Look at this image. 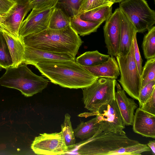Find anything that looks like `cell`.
<instances>
[{
  "mask_svg": "<svg viewBox=\"0 0 155 155\" xmlns=\"http://www.w3.org/2000/svg\"><path fill=\"white\" fill-rule=\"evenodd\" d=\"M34 66L51 82L63 87L83 89L98 78L75 60L41 62Z\"/></svg>",
  "mask_w": 155,
  "mask_h": 155,
  "instance_id": "obj_1",
  "label": "cell"
},
{
  "mask_svg": "<svg viewBox=\"0 0 155 155\" xmlns=\"http://www.w3.org/2000/svg\"><path fill=\"white\" fill-rule=\"evenodd\" d=\"M20 38L25 46L53 53L68 54L75 59L83 43L70 25L59 30L48 28Z\"/></svg>",
  "mask_w": 155,
  "mask_h": 155,
  "instance_id": "obj_2",
  "label": "cell"
},
{
  "mask_svg": "<svg viewBox=\"0 0 155 155\" xmlns=\"http://www.w3.org/2000/svg\"><path fill=\"white\" fill-rule=\"evenodd\" d=\"M139 143L129 138L123 130L104 131L99 128L93 136L78 143L77 153L84 155H108L111 151Z\"/></svg>",
  "mask_w": 155,
  "mask_h": 155,
  "instance_id": "obj_3",
  "label": "cell"
},
{
  "mask_svg": "<svg viewBox=\"0 0 155 155\" xmlns=\"http://www.w3.org/2000/svg\"><path fill=\"white\" fill-rule=\"evenodd\" d=\"M5 69V72L0 78V85L17 89L25 97L41 92L48 85L47 79L33 73L25 64Z\"/></svg>",
  "mask_w": 155,
  "mask_h": 155,
  "instance_id": "obj_4",
  "label": "cell"
},
{
  "mask_svg": "<svg viewBox=\"0 0 155 155\" xmlns=\"http://www.w3.org/2000/svg\"><path fill=\"white\" fill-rule=\"evenodd\" d=\"M115 79L101 78L90 86L82 89L85 108L96 113L102 105L115 100Z\"/></svg>",
  "mask_w": 155,
  "mask_h": 155,
  "instance_id": "obj_5",
  "label": "cell"
},
{
  "mask_svg": "<svg viewBox=\"0 0 155 155\" xmlns=\"http://www.w3.org/2000/svg\"><path fill=\"white\" fill-rule=\"evenodd\" d=\"M116 57L120 75L118 81L129 95L138 101L141 88V78L135 59L133 41L127 55H117Z\"/></svg>",
  "mask_w": 155,
  "mask_h": 155,
  "instance_id": "obj_6",
  "label": "cell"
},
{
  "mask_svg": "<svg viewBox=\"0 0 155 155\" xmlns=\"http://www.w3.org/2000/svg\"><path fill=\"white\" fill-rule=\"evenodd\" d=\"M120 9L134 26L137 33H143L155 23V11L145 0H124Z\"/></svg>",
  "mask_w": 155,
  "mask_h": 155,
  "instance_id": "obj_7",
  "label": "cell"
},
{
  "mask_svg": "<svg viewBox=\"0 0 155 155\" xmlns=\"http://www.w3.org/2000/svg\"><path fill=\"white\" fill-rule=\"evenodd\" d=\"M31 148L35 153L38 155H62L69 151L61 131L40 134L35 137Z\"/></svg>",
  "mask_w": 155,
  "mask_h": 155,
  "instance_id": "obj_8",
  "label": "cell"
},
{
  "mask_svg": "<svg viewBox=\"0 0 155 155\" xmlns=\"http://www.w3.org/2000/svg\"><path fill=\"white\" fill-rule=\"evenodd\" d=\"M32 9L30 0H15L13 6L3 14L4 21L0 25V30L17 39L20 26L28 13Z\"/></svg>",
  "mask_w": 155,
  "mask_h": 155,
  "instance_id": "obj_9",
  "label": "cell"
},
{
  "mask_svg": "<svg viewBox=\"0 0 155 155\" xmlns=\"http://www.w3.org/2000/svg\"><path fill=\"white\" fill-rule=\"evenodd\" d=\"M99 128L103 131H119L125 125L115 100L102 105L96 113Z\"/></svg>",
  "mask_w": 155,
  "mask_h": 155,
  "instance_id": "obj_10",
  "label": "cell"
},
{
  "mask_svg": "<svg viewBox=\"0 0 155 155\" xmlns=\"http://www.w3.org/2000/svg\"><path fill=\"white\" fill-rule=\"evenodd\" d=\"M120 10L115 9L105 21L103 27L104 35L107 54L110 56L118 55L120 34Z\"/></svg>",
  "mask_w": 155,
  "mask_h": 155,
  "instance_id": "obj_11",
  "label": "cell"
},
{
  "mask_svg": "<svg viewBox=\"0 0 155 155\" xmlns=\"http://www.w3.org/2000/svg\"><path fill=\"white\" fill-rule=\"evenodd\" d=\"M54 8L40 12L32 9L20 26L19 30L20 38L38 33L48 28L50 17Z\"/></svg>",
  "mask_w": 155,
  "mask_h": 155,
  "instance_id": "obj_12",
  "label": "cell"
},
{
  "mask_svg": "<svg viewBox=\"0 0 155 155\" xmlns=\"http://www.w3.org/2000/svg\"><path fill=\"white\" fill-rule=\"evenodd\" d=\"M69 60L75 58L68 54L53 53L25 46L22 63L34 66L41 62Z\"/></svg>",
  "mask_w": 155,
  "mask_h": 155,
  "instance_id": "obj_13",
  "label": "cell"
},
{
  "mask_svg": "<svg viewBox=\"0 0 155 155\" xmlns=\"http://www.w3.org/2000/svg\"><path fill=\"white\" fill-rule=\"evenodd\" d=\"M132 125L135 133L143 137L155 138V115L137 108Z\"/></svg>",
  "mask_w": 155,
  "mask_h": 155,
  "instance_id": "obj_14",
  "label": "cell"
},
{
  "mask_svg": "<svg viewBox=\"0 0 155 155\" xmlns=\"http://www.w3.org/2000/svg\"><path fill=\"white\" fill-rule=\"evenodd\" d=\"M116 87L117 91L115 92V100L124 124L125 126L132 125L134 111L137 105L134 99L127 97L124 91L117 82Z\"/></svg>",
  "mask_w": 155,
  "mask_h": 155,
  "instance_id": "obj_15",
  "label": "cell"
},
{
  "mask_svg": "<svg viewBox=\"0 0 155 155\" xmlns=\"http://www.w3.org/2000/svg\"><path fill=\"white\" fill-rule=\"evenodd\" d=\"M120 10V45L118 55L124 56L129 52L136 29L126 15Z\"/></svg>",
  "mask_w": 155,
  "mask_h": 155,
  "instance_id": "obj_16",
  "label": "cell"
},
{
  "mask_svg": "<svg viewBox=\"0 0 155 155\" xmlns=\"http://www.w3.org/2000/svg\"><path fill=\"white\" fill-rule=\"evenodd\" d=\"M83 67L98 78H105L116 79L120 75L117 62L115 58L113 56H110L106 61L98 65Z\"/></svg>",
  "mask_w": 155,
  "mask_h": 155,
  "instance_id": "obj_17",
  "label": "cell"
},
{
  "mask_svg": "<svg viewBox=\"0 0 155 155\" xmlns=\"http://www.w3.org/2000/svg\"><path fill=\"white\" fill-rule=\"evenodd\" d=\"M2 31L7 41L12 56L13 62L12 67H16L22 63L25 46L21 39L15 38L7 33Z\"/></svg>",
  "mask_w": 155,
  "mask_h": 155,
  "instance_id": "obj_18",
  "label": "cell"
},
{
  "mask_svg": "<svg viewBox=\"0 0 155 155\" xmlns=\"http://www.w3.org/2000/svg\"><path fill=\"white\" fill-rule=\"evenodd\" d=\"M103 22H94L81 19L80 14L70 17V26L78 35L82 36L97 31Z\"/></svg>",
  "mask_w": 155,
  "mask_h": 155,
  "instance_id": "obj_19",
  "label": "cell"
},
{
  "mask_svg": "<svg viewBox=\"0 0 155 155\" xmlns=\"http://www.w3.org/2000/svg\"><path fill=\"white\" fill-rule=\"evenodd\" d=\"M112 5L101 6L80 14V18L81 19L87 21L104 22L112 14Z\"/></svg>",
  "mask_w": 155,
  "mask_h": 155,
  "instance_id": "obj_20",
  "label": "cell"
},
{
  "mask_svg": "<svg viewBox=\"0 0 155 155\" xmlns=\"http://www.w3.org/2000/svg\"><path fill=\"white\" fill-rule=\"evenodd\" d=\"M99 127L100 124L96 116L86 122H81L73 130L74 135L82 140H86L93 136Z\"/></svg>",
  "mask_w": 155,
  "mask_h": 155,
  "instance_id": "obj_21",
  "label": "cell"
},
{
  "mask_svg": "<svg viewBox=\"0 0 155 155\" xmlns=\"http://www.w3.org/2000/svg\"><path fill=\"white\" fill-rule=\"evenodd\" d=\"M110 57L97 50L85 52L77 57L76 61L82 66H92L100 64L106 61Z\"/></svg>",
  "mask_w": 155,
  "mask_h": 155,
  "instance_id": "obj_22",
  "label": "cell"
},
{
  "mask_svg": "<svg viewBox=\"0 0 155 155\" xmlns=\"http://www.w3.org/2000/svg\"><path fill=\"white\" fill-rule=\"evenodd\" d=\"M70 17L61 9L55 7L51 15L48 28L54 30L64 28L70 25Z\"/></svg>",
  "mask_w": 155,
  "mask_h": 155,
  "instance_id": "obj_23",
  "label": "cell"
},
{
  "mask_svg": "<svg viewBox=\"0 0 155 155\" xmlns=\"http://www.w3.org/2000/svg\"><path fill=\"white\" fill-rule=\"evenodd\" d=\"M147 31L142 44L144 57L147 60L155 57V26H153Z\"/></svg>",
  "mask_w": 155,
  "mask_h": 155,
  "instance_id": "obj_24",
  "label": "cell"
},
{
  "mask_svg": "<svg viewBox=\"0 0 155 155\" xmlns=\"http://www.w3.org/2000/svg\"><path fill=\"white\" fill-rule=\"evenodd\" d=\"M147 144L139 142L132 145L121 147L109 153L108 155H141L142 153L150 151Z\"/></svg>",
  "mask_w": 155,
  "mask_h": 155,
  "instance_id": "obj_25",
  "label": "cell"
},
{
  "mask_svg": "<svg viewBox=\"0 0 155 155\" xmlns=\"http://www.w3.org/2000/svg\"><path fill=\"white\" fill-rule=\"evenodd\" d=\"M71 118L69 114H66L64 122L61 126V131L65 143L69 150L75 145V137L71 121Z\"/></svg>",
  "mask_w": 155,
  "mask_h": 155,
  "instance_id": "obj_26",
  "label": "cell"
},
{
  "mask_svg": "<svg viewBox=\"0 0 155 155\" xmlns=\"http://www.w3.org/2000/svg\"><path fill=\"white\" fill-rule=\"evenodd\" d=\"M13 62L8 45L3 32L0 30V68L13 66Z\"/></svg>",
  "mask_w": 155,
  "mask_h": 155,
  "instance_id": "obj_27",
  "label": "cell"
},
{
  "mask_svg": "<svg viewBox=\"0 0 155 155\" xmlns=\"http://www.w3.org/2000/svg\"><path fill=\"white\" fill-rule=\"evenodd\" d=\"M82 0H57L55 7L61 9L71 17L78 14Z\"/></svg>",
  "mask_w": 155,
  "mask_h": 155,
  "instance_id": "obj_28",
  "label": "cell"
},
{
  "mask_svg": "<svg viewBox=\"0 0 155 155\" xmlns=\"http://www.w3.org/2000/svg\"><path fill=\"white\" fill-rule=\"evenodd\" d=\"M141 88L150 82L155 80V57L147 60L143 68Z\"/></svg>",
  "mask_w": 155,
  "mask_h": 155,
  "instance_id": "obj_29",
  "label": "cell"
},
{
  "mask_svg": "<svg viewBox=\"0 0 155 155\" xmlns=\"http://www.w3.org/2000/svg\"><path fill=\"white\" fill-rule=\"evenodd\" d=\"M114 3L111 0H82L79 9L78 14L101 6L112 5Z\"/></svg>",
  "mask_w": 155,
  "mask_h": 155,
  "instance_id": "obj_30",
  "label": "cell"
},
{
  "mask_svg": "<svg viewBox=\"0 0 155 155\" xmlns=\"http://www.w3.org/2000/svg\"><path fill=\"white\" fill-rule=\"evenodd\" d=\"M155 89V80L153 81L142 87L140 91L138 101L139 107L143 104Z\"/></svg>",
  "mask_w": 155,
  "mask_h": 155,
  "instance_id": "obj_31",
  "label": "cell"
},
{
  "mask_svg": "<svg viewBox=\"0 0 155 155\" xmlns=\"http://www.w3.org/2000/svg\"><path fill=\"white\" fill-rule=\"evenodd\" d=\"M32 9L40 12L55 7L57 0H30Z\"/></svg>",
  "mask_w": 155,
  "mask_h": 155,
  "instance_id": "obj_32",
  "label": "cell"
},
{
  "mask_svg": "<svg viewBox=\"0 0 155 155\" xmlns=\"http://www.w3.org/2000/svg\"><path fill=\"white\" fill-rule=\"evenodd\" d=\"M139 107L145 111L155 115V89L149 98Z\"/></svg>",
  "mask_w": 155,
  "mask_h": 155,
  "instance_id": "obj_33",
  "label": "cell"
},
{
  "mask_svg": "<svg viewBox=\"0 0 155 155\" xmlns=\"http://www.w3.org/2000/svg\"><path fill=\"white\" fill-rule=\"evenodd\" d=\"M136 34L134 36L133 40V46L134 57L139 74L141 75L143 67V60L141 58L137 41Z\"/></svg>",
  "mask_w": 155,
  "mask_h": 155,
  "instance_id": "obj_34",
  "label": "cell"
},
{
  "mask_svg": "<svg viewBox=\"0 0 155 155\" xmlns=\"http://www.w3.org/2000/svg\"><path fill=\"white\" fill-rule=\"evenodd\" d=\"M15 3V1L12 0H0V14L7 12Z\"/></svg>",
  "mask_w": 155,
  "mask_h": 155,
  "instance_id": "obj_35",
  "label": "cell"
},
{
  "mask_svg": "<svg viewBox=\"0 0 155 155\" xmlns=\"http://www.w3.org/2000/svg\"><path fill=\"white\" fill-rule=\"evenodd\" d=\"M147 145L152 150L153 154L155 155V140H150L147 143Z\"/></svg>",
  "mask_w": 155,
  "mask_h": 155,
  "instance_id": "obj_36",
  "label": "cell"
},
{
  "mask_svg": "<svg viewBox=\"0 0 155 155\" xmlns=\"http://www.w3.org/2000/svg\"><path fill=\"white\" fill-rule=\"evenodd\" d=\"M114 3H120L124 0H111Z\"/></svg>",
  "mask_w": 155,
  "mask_h": 155,
  "instance_id": "obj_37",
  "label": "cell"
},
{
  "mask_svg": "<svg viewBox=\"0 0 155 155\" xmlns=\"http://www.w3.org/2000/svg\"><path fill=\"white\" fill-rule=\"evenodd\" d=\"M12 0V1H15V0Z\"/></svg>",
  "mask_w": 155,
  "mask_h": 155,
  "instance_id": "obj_38",
  "label": "cell"
},
{
  "mask_svg": "<svg viewBox=\"0 0 155 155\" xmlns=\"http://www.w3.org/2000/svg\"><path fill=\"white\" fill-rule=\"evenodd\" d=\"M153 1H154V2H155V0H153Z\"/></svg>",
  "mask_w": 155,
  "mask_h": 155,
  "instance_id": "obj_39",
  "label": "cell"
}]
</instances>
